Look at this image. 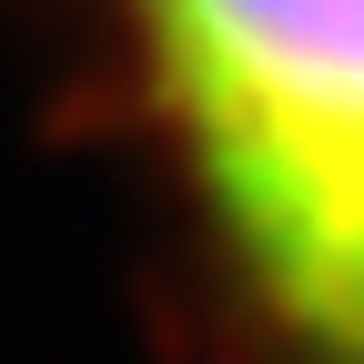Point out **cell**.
Returning <instances> with one entry per match:
<instances>
[{
    "instance_id": "cell-1",
    "label": "cell",
    "mask_w": 364,
    "mask_h": 364,
    "mask_svg": "<svg viewBox=\"0 0 364 364\" xmlns=\"http://www.w3.org/2000/svg\"><path fill=\"white\" fill-rule=\"evenodd\" d=\"M162 112L263 314L364 364V0H132Z\"/></svg>"
}]
</instances>
